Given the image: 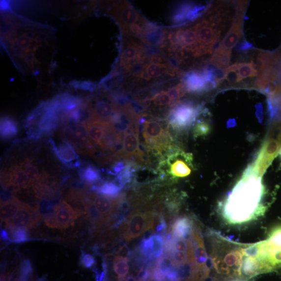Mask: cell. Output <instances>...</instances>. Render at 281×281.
<instances>
[{
    "mask_svg": "<svg viewBox=\"0 0 281 281\" xmlns=\"http://www.w3.org/2000/svg\"><path fill=\"white\" fill-rule=\"evenodd\" d=\"M238 74L241 82L244 79L257 76L258 72L256 65L252 61L238 64Z\"/></svg>",
    "mask_w": 281,
    "mask_h": 281,
    "instance_id": "27",
    "label": "cell"
},
{
    "mask_svg": "<svg viewBox=\"0 0 281 281\" xmlns=\"http://www.w3.org/2000/svg\"><path fill=\"white\" fill-rule=\"evenodd\" d=\"M150 105L153 104L157 107L170 108L173 107V103L168 91L162 90L155 93L150 98Z\"/></svg>",
    "mask_w": 281,
    "mask_h": 281,
    "instance_id": "26",
    "label": "cell"
},
{
    "mask_svg": "<svg viewBox=\"0 0 281 281\" xmlns=\"http://www.w3.org/2000/svg\"><path fill=\"white\" fill-rule=\"evenodd\" d=\"M153 242L152 247L153 256L155 259L162 256L164 251V239L163 237L157 234H154L152 236Z\"/></svg>",
    "mask_w": 281,
    "mask_h": 281,
    "instance_id": "31",
    "label": "cell"
},
{
    "mask_svg": "<svg viewBox=\"0 0 281 281\" xmlns=\"http://www.w3.org/2000/svg\"><path fill=\"white\" fill-rule=\"evenodd\" d=\"M19 133V126L16 121L9 117H3L1 119V137L8 140L15 137Z\"/></svg>",
    "mask_w": 281,
    "mask_h": 281,
    "instance_id": "22",
    "label": "cell"
},
{
    "mask_svg": "<svg viewBox=\"0 0 281 281\" xmlns=\"http://www.w3.org/2000/svg\"><path fill=\"white\" fill-rule=\"evenodd\" d=\"M120 195L115 198H111L96 194L93 192L89 193V197L98 210L105 225L110 224L116 220Z\"/></svg>",
    "mask_w": 281,
    "mask_h": 281,
    "instance_id": "14",
    "label": "cell"
},
{
    "mask_svg": "<svg viewBox=\"0 0 281 281\" xmlns=\"http://www.w3.org/2000/svg\"><path fill=\"white\" fill-rule=\"evenodd\" d=\"M253 48V45L247 40H244L240 42L238 46L236 47V50L240 52H244L249 50Z\"/></svg>",
    "mask_w": 281,
    "mask_h": 281,
    "instance_id": "38",
    "label": "cell"
},
{
    "mask_svg": "<svg viewBox=\"0 0 281 281\" xmlns=\"http://www.w3.org/2000/svg\"><path fill=\"white\" fill-rule=\"evenodd\" d=\"M141 125L145 140V150L149 154L161 160L168 149L173 144V138L166 118L156 117L146 120Z\"/></svg>",
    "mask_w": 281,
    "mask_h": 281,
    "instance_id": "4",
    "label": "cell"
},
{
    "mask_svg": "<svg viewBox=\"0 0 281 281\" xmlns=\"http://www.w3.org/2000/svg\"><path fill=\"white\" fill-rule=\"evenodd\" d=\"M126 281L125 279L124 281Z\"/></svg>",
    "mask_w": 281,
    "mask_h": 281,
    "instance_id": "42",
    "label": "cell"
},
{
    "mask_svg": "<svg viewBox=\"0 0 281 281\" xmlns=\"http://www.w3.org/2000/svg\"><path fill=\"white\" fill-rule=\"evenodd\" d=\"M61 136L79 153L94 156L97 152L91 141L85 120L67 125L61 131Z\"/></svg>",
    "mask_w": 281,
    "mask_h": 281,
    "instance_id": "7",
    "label": "cell"
},
{
    "mask_svg": "<svg viewBox=\"0 0 281 281\" xmlns=\"http://www.w3.org/2000/svg\"><path fill=\"white\" fill-rule=\"evenodd\" d=\"M82 265L86 268H91L95 264L96 261L93 255L89 253H83L81 257Z\"/></svg>",
    "mask_w": 281,
    "mask_h": 281,
    "instance_id": "36",
    "label": "cell"
},
{
    "mask_svg": "<svg viewBox=\"0 0 281 281\" xmlns=\"http://www.w3.org/2000/svg\"><path fill=\"white\" fill-rule=\"evenodd\" d=\"M168 92L172 100L174 107L181 101V99L185 95L187 91L186 85L182 80V82L170 87L168 90Z\"/></svg>",
    "mask_w": 281,
    "mask_h": 281,
    "instance_id": "28",
    "label": "cell"
},
{
    "mask_svg": "<svg viewBox=\"0 0 281 281\" xmlns=\"http://www.w3.org/2000/svg\"><path fill=\"white\" fill-rule=\"evenodd\" d=\"M82 215L66 201L60 200L53 212L44 217V220L46 225L52 229H66L73 226L77 219Z\"/></svg>",
    "mask_w": 281,
    "mask_h": 281,
    "instance_id": "8",
    "label": "cell"
},
{
    "mask_svg": "<svg viewBox=\"0 0 281 281\" xmlns=\"http://www.w3.org/2000/svg\"><path fill=\"white\" fill-rule=\"evenodd\" d=\"M43 218L40 213L38 204L33 207L28 204L23 203L18 212L11 220L5 223L6 227L10 230L20 227L30 229Z\"/></svg>",
    "mask_w": 281,
    "mask_h": 281,
    "instance_id": "11",
    "label": "cell"
},
{
    "mask_svg": "<svg viewBox=\"0 0 281 281\" xmlns=\"http://www.w3.org/2000/svg\"><path fill=\"white\" fill-rule=\"evenodd\" d=\"M22 204L18 198L14 196L5 200H1L0 216L1 222L6 223L11 220L18 212Z\"/></svg>",
    "mask_w": 281,
    "mask_h": 281,
    "instance_id": "18",
    "label": "cell"
},
{
    "mask_svg": "<svg viewBox=\"0 0 281 281\" xmlns=\"http://www.w3.org/2000/svg\"><path fill=\"white\" fill-rule=\"evenodd\" d=\"M12 241L16 243H21L30 240L29 234L26 228H16L10 231Z\"/></svg>",
    "mask_w": 281,
    "mask_h": 281,
    "instance_id": "30",
    "label": "cell"
},
{
    "mask_svg": "<svg viewBox=\"0 0 281 281\" xmlns=\"http://www.w3.org/2000/svg\"><path fill=\"white\" fill-rule=\"evenodd\" d=\"M281 143L279 140L267 137L262 145L257 159L252 165L254 171L261 177L272 161L279 154Z\"/></svg>",
    "mask_w": 281,
    "mask_h": 281,
    "instance_id": "12",
    "label": "cell"
},
{
    "mask_svg": "<svg viewBox=\"0 0 281 281\" xmlns=\"http://www.w3.org/2000/svg\"><path fill=\"white\" fill-rule=\"evenodd\" d=\"M104 7L105 13L119 24L122 33H127L135 25H144L148 22L127 1L108 2Z\"/></svg>",
    "mask_w": 281,
    "mask_h": 281,
    "instance_id": "6",
    "label": "cell"
},
{
    "mask_svg": "<svg viewBox=\"0 0 281 281\" xmlns=\"http://www.w3.org/2000/svg\"><path fill=\"white\" fill-rule=\"evenodd\" d=\"M126 166L125 160H118L113 163L108 173L113 175H117L124 169Z\"/></svg>",
    "mask_w": 281,
    "mask_h": 281,
    "instance_id": "35",
    "label": "cell"
},
{
    "mask_svg": "<svg viewBox=\"0 0 281 281\" xmlns=\"http://www.w3.org/2000/svg\"><path fill=\"white\" fill-rule=\"evenodd\" d=\"M21 165L32 183V186L41 178L45 171L40 173L39 169L29 159H26Z\"/></svg>",
    "mask_w": 281,
    "mask_h": 281,
    "instance_id": "25",
    "label": "cell"
},
{
    "mask_svg": "<svg viewBox=\"0 0 281 281\" xmlns=\"http://www.w3.org/2000/svg\"><path fill=\"white\" fill-rule=\"evenodd\" d=\"M1 41L15 65L24 73L39 72L54 55L52 29L11 11L2 14Z\"/></svg>",
    "mask_w": 281,
    "mask_h": 281,
    "instance_id": "1",
    "label": "cell"
},
{
    "mask_svg": "<svg viewBox=\"0 0 281 281\" xmlns=\"http://www.w3.org/2000/svg\"><path fill=\"white\" fill-rule=\"evenodd\" d=\"M1 239L3 241L7 242H11L12 240L8 238V236L7 233V231L5 229H2L1 231Z\"/></svg>",
    "mask_w": 281,
    "mask_h": 281,
    "instance_id": "39",
    "label": "cell"
},
{
    "mask_svg": "<svg viewBox=\"0 0 281 281\" xmlns=\"http://www.w3.org/2000/svg\"><path fill=\"white\" fill-rule=\"evenodd\" d=\"M193 129V136L195 138L207 136L212 130V127L205 120H197Z\"/></svg>",
    "mask_w": 281,
    "mask_h": 281,
    "instance_id": "29",
    "label": "cell"
},
{
    "mask_svg": "<svg viewBox=\"0 0 281 281\" xmlns=\"http://www.w3.org/2000/svg\"><path fill=\"white\" fill-rule=\"evenodd\" d=\"M203 105L189 100L181 101L171 108L166 117L169 128L178 134L186 133L204 113Z\"/></svg>",
    "mask_w": 281,
    "mask_h": 281,
    "instance_id": "5",
    "label": "cell"
},
{
    "mask_svg": "<svg viewBox=\"0 0 281 281\" xmlns=\"http://www.w3.org/2000/svg\"><path fill=\"white\" fill-rule=\"evenodd\" d=\"M225 80L231 84L240 82L238 74V64L235 63L225 70Z\"/></svg>",
    "mask_w": 281,
    "mask_h": 281,
    "instance_id": "32",
    "label": "cell"
},
{
    "mask_svg": "<svg viewBox=\"0 0 281 281\" xmlns=\"http://www.w3.org/2000/svg\"><path fill=\"white\" fill-rule=\"evenodd\" d=\"M196 4L192 2H182L174 8L171 16L172 24L176 26L188 23V17Z\"/></svg>",
    "mask_w": 281,
    "mask_h": 281,
    "instance_id": "19",
    "label": "cell"
},
{
    "mask_svg": "<svg viewBox=\"0 0 281 281\" xmlns=\"http://www.w3.org/2000/svg\"><path fill=\"white\" fill-rule=\"evenodd\" d=\"M122 189L114 181L103 182L100 185H92L90 188L96 194L111 198L118 197Z\"/></svg>",
    "mask_w": 281,
    "mask_h": 281,
    "instance_id": "20",
    "label": "cell"
},
{
    "mask_svg": "<svg viewBox=\"0 0 281 281\" xmlns=\"http://www.w3.org/2000/svg\"><path fill=\"white\" fill-rule=\"evenodd\" d=\"M129 259L120 255L114 257L113 262V270L118 276L119 281H124L127 277L129 271Z\"/></svg>",
    "mask_w": 281,
    "mask_h": 281,
    "instance_id": "24",
    "label": "cell"
},
{
    "mask_svg": "<svg viewBox=\"0 0 281 281\" xmlns=\"http://www.w3.org/2000/svg\"><path fill=\"white\" fill-rule=\"evenodd\" d=\"M1 181L3 188H13L15 191L32 187V182L21 164L12 166L10 169L2 171Z\"/></svg>",
    "mask_w": 281,
    "mask_h": 281,
    "instance_id": "15",
    "label": "cell"
},
{
    "mask_svg": "<svg viewBox=\"0 0 281 281\" xmlns=\"http://www.w3.org/2000/svg\"><path fill=\"white\" fill-rule=\"evenodd\" d=\"M151 271V281H166V275L157 266Z\"/></svg>",
    "mask_w": 281,
    "mask_h": 281,
    "instance_id": "37",
    "label": "cell"
},
{
    "mask_svg": "<svg viewBox=\"0 0 281 281\" xmlns=\"http://www.w3.org/2000/svg\"><path fill=\"white\" fill-rule=\"evenodd\" d=\"M182 81L187 92L193 94H203L215 89L206 81L201 69L187 72L184 75Z\"/></svg>",
    "mask_w": 281,
    "mask_h": 281,
    "instance_id": "16",
    "label": "cell"
},
{
    "mask_svg": "<svg viewBox=\"0 0 281 281\" xmlns=\"http://www.w3.org/2000/svg\"><path fill=\"white\" fill-rule=\"evenodd\" d=\"M32 272L31 263L28 259L24 260L21 266L20 280L23 281H28L31 276Z\"/></svg>",
    "mask_w": 281,
    "mask_h": 281,
    "instance_id": "34",
    "label": "cell"
},
{
    "mask_svg": "<svg viewBox=\"0 0 281 281\" xmlns=\"http://www.w3.org/2000/svg\"><path fill=\"white\" fill-rule=\"evenodd\" d=\"M193 156L173 144L161 158L156 168L159 174L158 182L170 183L179 178L189 176L194 170Z\"/></svg>",
    "mask_w": 281,
    "mask_h": 281,
    "instance_id": "3",
    "label": "cell"
},
{
    "mask_svg": "<svg viewBox=\"0 0 281 281\" xmlns=\"http://www.w3.org/2000/svg\"><path fill=\"white\" fill-rule=\"evenodd\" d=\"M247 2L238 1L233 19V24L218 47L228 51H231L243 35V16Z\"/></svg>",
    "mask_w": 281,
    "mask_h": 281,
    "instance_id": "13",
    "label": "cell"
},
{
    "mask_svg": "<svg viewBox=\"0 0 281 281\" xmlns=\"http://www.w3.org/2000/svg\"><path fill=\"white\" fill-rule=\"evenodd\" d=\"M208 18L204 19L195 26L198 38L199 48L204 49L207 55L212 54L216 43L220 39L221 30L217 28L220 25L213 17L208 14Z\"/></svg>",
    "mask_w": 281,
    "mask_h": 281,
    "instance_id": "9",
    "label": "cell"
},
{
    "mask_svg": "<svg viewBox=\"0 0 281 281\" xmlns=\"http://www.w3.org/2000/svg\"><path fill=\"white\" fill-rule=\"evenodd\" d=\"M265 193L261 177L251 165L221 204L223 216L232 224L253 220L265 212L266 207L262 204Z\"/></svg>",
    "mask_w": 281,
    "mask_h": 281,
    "instance_id": "2",
    "label": "cell"
},
{
    "mask_svg": "<svg viewBox=\"0 0 281 281\" xmlns=\"http://www.w3.org/2000/svg\"><path fill=\"white\" fill-rule=\"evenodd\" d=\"M49 143L52 150L64 164L70 168H79L81 166V162L74 148L65 140H62L58 146L53 140H50Z\"/></svg>",
    "mask_w": 281,
    "mask_h": 281,
    "instance_id": "17",
    "label": "cell"
},
{
    "mask_svg": "<svg viewBox=\"0 0 281 281\" xmlns=\"http://www.w3.org/2000/svg\"></svg>",
    "mask_w": 281,
    "mask_h": 281,
    "instance_id": "43",
    "label": "cell"
},
{
    "mask_svg": "<svg viewBox=\"0 0 281 281\" xmlns=\"http://www.w3.org/2000/svg\"><path fill=\"white\" fill-rule=\"evenodd\" d=\"M153 214V210L145 212L135 210L128 217L127 221L120 226V234L127 242L139 238L144 233Z\"/></svg>",
    "mask_w": 281,
    "mask_h": 281,
    "instance_id": "10",
    "label": "cell"
},
{
    "mask_svg": "<svg viewBox=\"0 0 281 281\" xmlns=\"http://www.w3.org/2000/svg\"><path fill=\"white\" fill-rule=\"evenodd\" d=\"M256 108H257L256 113H257V115L258 116V117L259 118H261L262 110V106H261V104H259L258 107H256Z\"/></svg>",
    "mask_w": 281,
    "mask_h": 281,
    "instance_id": "40",
    "label": "cell"
},
{
    "mask_svg": "<svg viewBox=\"0 0 281 281\" xmlns=\"http://www.w3.org/2000/svg\"><path fill=\"white\" fill-rule=\"evenodd\" d=\"M231 56V51H225L218 47L215 49L212 57L210 59L209 64L226 70L229 66Z\"/></svg>",
    "mask_w": 281,
    "mask_h": 281,
    "instance_id": "21",
    "label": "cell"
},
{
    "mask_svg": "<svg viewBox=\"0 0 281 281\" xmlns=\"http://www.w3.org/2000/svg\"><path fill=\"white\" fill-rule=\"evenodd\" d=\"M279 156H280V159H281V148H280V151H279Z\"/></svg>",
    "mask_w": 281,
    "mask_h": 281,
    "instance_id": "41",
    "label": "cell"
},
{
    "mask_svg": "<svg viewBox=\"0 0 281 281\" xmlns=\"http://www.w3.org/2000/svg\"><path fill=\"white\" fill-rule=\"evenodd\" d=\"M82 179L87 184H94L102 183L100 172L93 165H87L85 168L82 169L80 172Z\"/></svg>",
    "mask_w": 281,
    "mask_h": 281,
    "instance_id": "23",
    "label": "cell"
},
{
    "mask_svg": "<svg viewBox=\"0 0 281 281\" xmlns=\"http://www.w3.org/2000/svg\"><path fill=\"white\" fill-rule=\"evenodd\" d=\"M169 256L173 260L174 265L176 266L189 262L187 252L174 250L170 253Z\"/></svg>",
    "mask_w": 281,
    "mask_h": 281,
    "instance_id": "33",
    "label": "cell"
}]
</instances>
